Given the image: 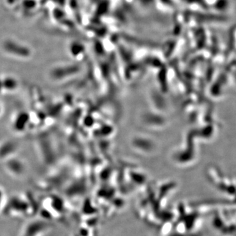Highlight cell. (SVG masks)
<instances>
[{"mask_svg":"<svg viewBox=\"0 0 236 236\" xmlns=\"http://www.w3.org/2000/svg\"><path fill=\"white\" fill-rule=\"evenodd\" d=\"M3 199V193L2 190L0 189V209H1V207H2V205Z\"/></svg>","mask_w":236,"mask_h":236,"instance_id":"1","label":"cell"}]
</instances>
